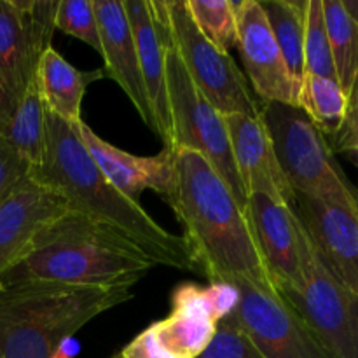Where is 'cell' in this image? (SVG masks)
Instances as JSON below:
<instances>
[{
	"label": "cell",
	"mask_w": 358,
	"mask_h": 358,
	"mask_svg": "<svg viewBox=\"0 0 358 358\" xmlns=\"http://www.w3.org/2000/svg\"><path fill=\"white\" fill-rule=\"evenodd\" d=\"M168 205L180 220L185 243L210 283L245 278L276 290L247 212L201 154L175 150V189Z\"/></svg>",
	"instance_id": "6da1fadb"
},
{
	"label": "cell",
	"mask_w": 358,
	"mask_h": 358,
	"mask_svg": "<svg viewBox=\"0 0 358 358\" xmlns=\"http://www.w3.org/2000/svg\"><path fill=\"white\" fill-rule=\"evenodd\" d=\"M77 126L45 110V154L41 166L30 170V177L58 191L69 201L70 210L121 233L156 266L201 273L184 236L159 226L138 201L117 191L101 175L87 154Z\"/></svg>",
	"instance_id": "7a4b0ae2"
},
{
	"label": "cell",
	"mask_w": 358,
	"mask_h": 358,
	"mask_svg": "<svg viewBox=\"0 0 358 358\" xmlns=\"http://www.w3.org/2000/svg\"><path fill=\"white\" fill-rule=\"evenodd\" d=\"M152 268L156 262L121 233L70 210L35 238L30 252L0 276V283L136 285Z\"/></svg>",
	"instance_id": "3957f363"
},
{
	"label": "cell",
	"mask_w": 358,
	"mask_h": 358,
	"mask_svg": "<svg viewBox=\"0 0 358 358\" xmlns=\"http://www.w3.org/2000/svg\"><path fill=\"white\" fill-rule=\"evenodd\" d=\"M133 285L24 282L0 292V358H55L79 329L135 297Z\"/></svg>",
	"instance_id": "277c9868"
},
{
	"label": "cell",
	"mask_w": 358,
	"mask_h": 358,
	"mask_svg": "<svg viewBox=\"0 0 358 358\" xmlns=\"http://www.w3.org/2000/svg\"><path fill=\"white\" fill-rule=\"evenodd\" d=\"M261 115L276 161L294 194L358 203L353 189L336 164L325 136L299 107L269 101L262 103Z\"/></svg>",
	"instance_id": "5b68a950"
},
{
	"label": "cell",
	"mask_w": 358,
	"mask_h": 358,
	"mask_svg": "<svg viewBox=\"0 0 358 358\" xmlns=\"http://www.w3.org/2000/svg\"><path fill=\"white\" fill-rule=\"evenodd\" d=\"M299 252V287L282 289L278 294L332 357L358 358V299L329 271L301 220Z\"/></svg>",
	"instance_id": "8992f818"
},
{
	"label": "cell",
	"mask_w": 358,
	"mask_h": 358,
	"mask_svg": "<svg viewBox=\"0 0 358 358\" xmlns=\"http://www.w3.org/2000/svg\"><path fill=\"white\" fill-rule=\"evenodd\" d=\"M166 83L175 150L189 149L201 154L245 208L247 192L234 163L226 119L194 86L173 41L166 45Z\"/></svg>",
	"instance_id": "52a82bcc"
},
{
	"label": "cell",
	"mask_w": 358,
	"mask_h": 358,
	"mask_svg": "<svg viewBox=\"0 0 358 358\" xmlns=\"http://www.w3.org/2000/svg\"><path fill=\"white\" fill-rule=\"evenodd\" d=\"M171 41L177 55L199 93L222 115L243 114L259 117L262 103L248 86L229 52L206 41L189 16L185 0H166Z\"/></svg>",
	"instance_id": "ba28073f"
},
{
	"label": "cell",
	"mask_w": 358,
	"mask_h": 358,
	"mask_svg": "<svg viewBox=\"0 0 358 358\" xmlns=\"http://www.w3.org/2000/svg\"><path fill=\"white\" fill-rule=\"evenodd\" d=\"M240 301L229 315L264 358H334L276 290L234 278Z\"/></svg>",
	"instance_id": "9c48e42d"
},
{
	"label": "cell",
	"mask_w": 358,
	"mask_h": 358,
	"mask_svg": "<svg viewBox=\"0 0 358 358\" xmlns=\"http://www.w3.org/2000/svg\"><path fill=\"white\" fill-rule=\"evenodd\" d=\"M59 0H0V80L21 98L51 48Z\"/></svg>",
	"instance_id": "30bf717a"
},
{
	"label": "cell",
	"mask_w": 358,
	"mask_h": 358,
	"mask_svg": "<svg viewBox=\"0 0 358 358\" xmlns=\"http://www.w3.org/2000/svg\"><path fill=\"white\" fill-rule=\"evenodd\" d=\"M238 24V52L252 91L262 103H285L297 107L301 83L294 79L282 51L271 34L266 14L257 0L234 2Z\"/></svg>",
	"instance_id": "8fae6325"
},
{
	"label": "cell",
	"mask_w": 358,
	"mask_h": 358,
	"mask_svg": "<svg viewBox=\"0 0 358 358\" xmlns=\"http://www.w3.org/2000/svg\"><path fill=\"white\" fill-rule=\"evenodd\" d=\"M122 6L135 37L156 135L164 143V149L175 152L166 83V45L171 42L168 3L166 0H122Z\"/></svg>",
	"instance_id": "7c38bea8"
},
{
	"label": "cell",
	"mask_w": 358,
	"mask_h": 358,
	"mask_svg": "<svg viewBox=\"0 0 358 358\" xmlns=\"http://www.w3.org/2000/svg\"><path fill=\"white\" fill-rule=\"evenodd\" d=\"M294 210L329 271L358 299V203L296 194Z\"/></svg>",
	"instance_id": "4fadbf2b"
},
{
	"label": "cell",
	"mask_w": 358,
	"mask_h": 358,
	"mask_svg": "<svg viewBox=\"0 0 358 358\" xmlns=\"http://www.w3.org/2000/svg\"><path fill=\"white\" fill-rule=\"evenodd\" d=\"M66 212L69 201L30 175L0 199V276L24 259L35 238Z\"/></svg>",
	"instance_id": "5bb4252c"
},
{
	"label": "cell",
	"mask_w": 358,
	"mask_h": 358,
	"mask_svg": "<svg viewBox=\"0 0 358 358\" xmlns=\"http://www.w3.org/2000/svg\"><path fill=\"white\" fill-rule=\"evenodd\" d=\"M245 212L276 292L299 287V219L294 206L278 196L252 192Z\"/></svg>",
	"instance_id": "9a60e30c"
},
{
	"label": "cell",
	"mask_w": 358,
	"mask_h": 358,
	"mask_svg": "<svg viewBox=\"0 0 358 358\" xmlns=\"http://www.w3.org/2000/svg\"><path fill=\"white\" fill-rule=\"evenodd\" d=\"M77 128L91 159L117 191L138 201L140 194L150 189L170 201L175 189V152L163 149L157 156H136L105 142L84 121Z\"/></svg>",
	"instance_id": "2e32d148"
},
{
	"label": "cell",
	"mask_w": 358,
	"mask_h": 358,
	"mask_svg": "<svg viewBox=\"0 0 358 358\" xmlns=\"http://www.w3.org/2000/svg\"><path fill=\"white\" fill-rule=\"evenodd\" d=\"M93 7L100 28V55L105 63V76L119 84L138 112L140 119L156 133V122L143 84L135 37L124 6L115 0H93Z\"/></svg>",
	"instance_id": "e0dca14e"
},
{
	"label": "cell",
	"mask_w": 358,
	"mask_h": 358,
	"mask_svg": "<svg viewBox=\"0 0 358 358\" xmlns=\"http://www.w3.org/2000/svg\"><path fill=\"white\" fill-rule=\"evenodd\" d=\"M229 131L231 150L245 192H266L278 196L294 206L296 194L287 182L266 128L262 115L250 117L243 114L224 115Z\"/></svg>",
	"instance_id": "ac0fdd59"
},
{
	"label": "cell",
	"mask_w": 358,
	"mask_h": 358,
	"mask_svg": "<svg viewBox=\"0 0 358 358\" xmlns=\"http://www.w3.org/2000/svg\"><path fill=\"white\" fill-rule=\"evenodd\" d=\"M103 77H107L103 69H76L51 45L38 62L34 83L49 114L70 124H79L87 86Z\"/></svg>",
	"instance_id": "d6986e66"
},
{
	"label": "cell",
	"mask_w": 358,
	"mask_h": 358,
	"mask_svg": "<svg viewBox=\"0 0 358 358\" xmlns=\"http://www.w3.org/2000/svg\"><path fill=\"white\" fill-rule=\"evenodd\" d=\"M2 138L34 168L41 166L45 154V107L34 79L21 94Z\"/></svg>",
	"instance_id": "ffe728a7"
},
{
	"label": "cell",
	"mask_w": 358,
	"mask_h": 358,
	"mask_svg": "<svg viewBox=\"0 0 358 358\" xmlns=\"http://www.w3.org/2000/svg\"><path fill=\"white\" fill-rule=\"evenodd\" d=\"M271 34L282 51L283 59L297 83H303L304 70V27L308 0H262Z\"/></svg>",
	"instance_id": "44dd1931"
},
{
	"label": "cell",
	"mask_w": 358,
	"mask_h": 358,
	"mask_svg": "<svg viewBox=\"0 0 358 358\" xmlns=\"http://www.w3.org/2000/svg\"><path fill=\"white\" fill-rule=\"evenodd\" d=\"M336 79L352 96L358 79V24L343 7L341 0H322Z\"/></svg>",
	"instance_id": "7402d4cb"
},
{
	"label": "cell",
	"mask_w": 358,
	"mask_h": 358,
	"mask_svg": "<svg viewBox=\"0 0 358 358\" xmlns=\"http://www.w3.org/2000/svg\"><path fill=\"white\" fill-rule=\"evenodd\" d=\"M297 107L311 119L322 135L334 136L350 110V98L336 79L304 73Z\"/></svg>",
	"instance_id": "603a6c76"
},
{
	"label": "cell",
	"mask_w": 358,
	"mask_h": 358,
	"mask_svg": "<svg viewBox=\"0 0 358 358\" xmlns=\"http://www.w3.org/2000/svg\"><path fill=\"white\" fill-rule=\"evenodd\" d=\"M189 16L206 41L217 49L229 52L238 44L234 2L231 0H185Z\"/></svg>",
	"instance_id": "cb8c5ba5"
},
{
	"label": "cell",
	"mask_w": 358,
	"mask_h": 358,
	"mask_svg": "<svg viewBox=\"0 0 358 358\" xmlns=\"http://www.w3.org/2000/svg\"><path fill=\"white\" fill-rule=\"evenodd\" d=\"M304 70L311 76L336 79L322 0H308L304 27Z\"/></svg>",
	"instance_id": "d4e9b609"
},
{
	"label": "cell",
	"mask_w": 358,
	"mask_h": 358,
	"mask_svg": "<svg viewBox=\"0 0 358 358\" xmlns=\"http://www.w3.org/2000/svg\"><path fill=\"white\" fill-rule=\"evenodd\" d=\"M55 27L56 30L72 35L96 52H101L100 28L94 14L93 0H59Z\"/></svg>",
	"instance_id": "484cf974"
},
{
	"label": "cell",
	"mask_w": 358,
	"mask_h": 358,
	"mask_svg": "<svg viewBox=\"0 0 358 358\" xmlns=\"http://www.w3.org/2000/svg\"><path fill=\"white\" fill-rule=\"evenodd\" d=\"M198 358H264L247 332L231 317L217 324V331L210 345Z\"/></svg>",
	"instance_id": "4316f807"
},
{
	"label": "cell",
	"mask_w": 358,
	"mask_h": 358,
	"mask_svg": "<svg viewBox=\"0 0 358 358\" xmlns=\"http://www.w3.org/2000/svg\"><path fill=\"white\" fill-rule=\"evenodd\" d=\"M31 166L0 136V199L30 175Z\"/></svg>",
	"instance_id": "83f0119b"
},
{
	"label": "cell",
	"mask_w": 358,
	"mask_h": 358,
	"mask_svg": "<svg viewBox=\"0 0 358 358\" xmlns=\"http://www.w3.org/2000/svg\"><path fill=\"white\" fill-rule=\"evenodd\" d=\"M332 138H334V150L345 154L358 168V114L352 107L341 129Z\"/></svg>",
	"instance_id": "f1b7e54d"
},
{
	"label": "cell",
	"mask_w": 358,
	"mask_h": 358,
	"mask_svg": "<svg viewBox=\"0 0 358 358\" xmlns=\"http://www.w3.org/2000/svg\"><path fill=\"white\" fill-rule=\"evenodd\" d=\"M17 101H20V98L0 80V136H2L3 129L7 128L10 117H13Z\"/></svg>",
	"instance_id": "f546056e"
},
{
	"label": "cell",
	"mask_w": 358,
	"mask_h": 358,
	"mask_svg": "<svg viewBox=\"0 0 358 358\" xmlns=\"http://www.w3.org/2000/svg\"><path fill=\"white\" fill-rule=\"evenodd\" d=\"M348 16L358 24V0H341Z\"/></svg>",
	"instance_id": "4dcf8cb0"
},
{
	"label": "cell",
	"mask_w": 358,
	"mask_h": 358,
	"mask_svg": "<svg viewBox=\"0 0 358 358\" xmlns=\"http://www.w3.org/2000/svg\"><path fill=\"white\" fill-rule=\"evenodd\" d=\"M350 107L353 108V110L358 114V79H357V84H355V90H353L352 96H350Z\"/></svg>",
	"instance_id": "1f68e13d"
},
{
	"label": "cell",
	"mask_w": 358,
	"mask_h": 358,
	"mask_svg": "<svg viewBox=\"0 0 358 358\" xmlns=\"http://www.w3.org/2000/svg\"><path fill=\"white\" fill-rule=\"evenodd\" d=\"M2 290H3V285H2V283H0V292H2Z\"/></svg>",
	"instance_id": "d6a6232c"
}]
</instances>
